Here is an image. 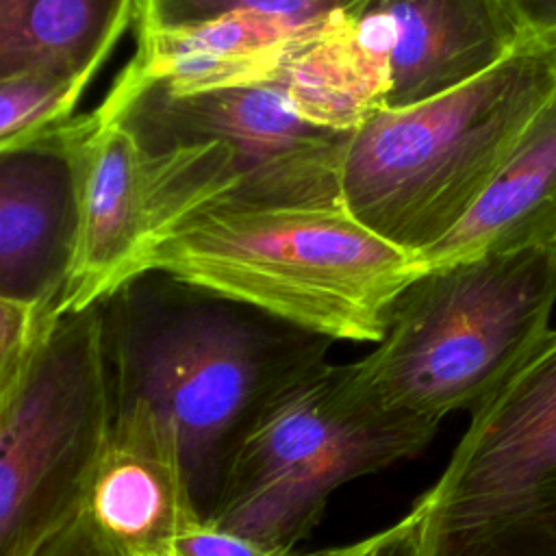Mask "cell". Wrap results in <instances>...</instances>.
I'll return each instance as SVG.
<instances>
[{
  "mask_svg": "<svg viewBox=\"0 0 556 556\" xmlns=\"http://www.w3.org/2000/svg\"><path fill=\"white\" fill-rule=\"evenodd\" d=\"M98 306L111 404H139L172 430L206 519L243 430L274 395L324 367L332 341L161 269Z\"/></svg>",
  "mask_w": 556,
  "mask_h": 556,
  "instance_id": "1",
  "label": "cell"
},
{
  "mask_svg": "<svg viewBox=\"0 0 556 556\" xmlns=\"http://www.w3.org/2000/svg\"><path fill=\"white\" fill-rule=\"evenodd\" d=\"M554 89L556 37H545L441 96L376 111L345 146V211L419 256L486 191Z\"/></svg>",
  "mask_w": 556,
  "mask_h": 556,
  "instance_id": "2",
  "label": "cell"
},
{
  "mask_svg": "<svg viewBox=\"0 0 556 556\" xmlns=\"http://www.w3.org/2000/svg\"><path fill=\"white\" fill-rule=\"evenodd\" d=\"M150 269L358 343L382 339L395 298L424 271L345 206L200 211L154 245Z\"/></svg>",
  "mask_w": 556,
  "mask_h": 556,
  "instance_id": "3",
  "label": "cell"
},
{
  "mask_svg": "<svg viewBox=\"0 0 556 556\" xmlns=\"http://www.w3.org/2000/svg\"><path fill=\"white\" fill-rule=\"evenodd\" d=\"M554 304L556 248L424 269L376 348L350 363L352 380L389 413L434 424L476 413L552 330Z\"/></svg>",
  "mask_w": 556,
  "mask_h": 556,
  "instance_id": "4",
  "label": "cell"
},
{
  "mask_svg": "<svg viewBox=\"0 0 556 556\" xmlns=\"http://www.w3.org/2000/svg\"><path fill=\"white\" fill-rule=\"evenodd\" d=\"M437 428L378 408L356 389L350 365L326 363L256 413L206 521L293 549L337 486L419 454Z\"/></svg>",
  "mask_w": 556,
  "mask_h": 556,
  "instance_id": "5",
  "label": "cell"
},
{
  "mask_svg": "<svg viewBox=\"0 0 556 556\" xmlns=\"http://www.w3.org/2000/svg\"><path fill=\"white\" fill-rule=\"evenodd\" d=\"M471 415L417 502L424 556H556V330Z\"/></svg>",
  "mask_w": 556,
  "mask_h": 556,
  "instance_id": "6",
  "label": "cell"
},
{
  "mask_svg": "<svg viewBox=\"0 0 556 556\" xmlns=\"http://www.w3.org/2000/svg\"><path fill=\"white\" fill-rule=\"evenodd\" d=\"M111 410L100 306L65 313L0 410V556H39L78 519Z\"/></svg>",
  "mask_w": 556,
  "mask_h": 556,
  "instance_id": "7",
  "label": "cell"
},
{
  "mask_svg": "<svg viewBox=\"0 0 556 556\" xmlns=\"http://www.w3.org/2000/svg\"><path fill=\"white\" fill-rule=\"evenodd\" d=\"M85 143L78 226L59 313L85 311L146 271L154 245L187 217L226 206L232 174L208 141L146 150L96 106Z\"/></svg>",
  "mask_w": 556,
  "mask_h": 556,
  "instance_id": "8",
  "label": "cell"
},
{
  "mask_svg": "<svg viewBox=\"0 0 556 556\" xmlns=\"http://www.w3.org/2000/svg\"><path fill=\"white\" fill-rule=\"evenodd\" d=\"M98 109L152 152L195 141L219 146L235 185L222 208L343 206L341 163L352 130L306 122L278 85L193 96L148 85L130 96L106 93Z\"/></svg>",
  "mask_w": 556,
  "mask_h": 556,
  "instance_id": "9",
  "label": "cell"
},
{
  "mask_svg": "<svg viewBox=\"0 0 556 556\" xmlns=\"http://www.w3.org/2000/svg\"><path fill=\"white\" fill-rule=\"evenodd\" d=\"M93 126L89 111L0 148V295L59 313Z\"/></svg>",
  "mask_w": 556,
  "mask_h": 556,
  "instance_id": "10",
  "label": "cell"
},
{
  "mask_svg": "<svg viewBox=\"0 0 556 556\" xmlns=\"http://www.w3.org/2000/svg\"><path fill=\"white\" fill-rule=\"evenodd\" d=\"M382 109L441 96L521 43L495 0H365L345 11Z\"/></svg>",
  "mask_w": 556,
  "mask_h": 556,
  "instance_id": "11",
  "label": "cell"
},
{
  "mask_svg": "<svg viewBox=\"0 0 556 556\" xmlns=\"http://www.w3.org/2000/svg\"><path fill=\"white\" fill-rule=\"evenodd\" d=\"M78 521L109 556H167L195 521L172 430L139 404H111Z\"/></svg>",
  "mask_w": 556,
  "mask_h": 556,
  "instance_id": "12",
  "label": "cell"
},
{
  "mask_svg": "<svg viewBox=\"0 0 556 556\" xmlns=\"http://www.w3.org/2000/svg\"><path fill=\"white\" fill-rule=\"evenodd\" d=\"M321 26L278 13L230 11L189 24L137 28V50L106 93L130 96L159 85L174 96H193L274 85L285 63Z\"/></svg>",
  "mask_w": 556,
  "mask_h": 556,
  "instance_id": "13",
  "label": "cell"
},
{
  "mask_svg": "<svg viewBox=\"0 0 556 556\" xmlns=\"http://www.w3.org/2000/svg\"><path fill=\"white\" fill-rule=\"evenodd\" d=\"M534 248H556V89L486 191L415 261L430 269Z\"/></svg>",
  "mask_w": 556,
  "mask_h": 556,
  "instance_id": "14",
  "label": "cell"
},
{
  "mask_svg": "<svg viewBox=\"0 0 556 556\" xmlns=\"http://www.w3.org/2000/svg\"><path fill=\"white\" fill-rule=\"evenodd\" d=\"M137 0H0V80L100 74Z\"/></svg>",
  "mask_w": 556,
  "mask_h": 556,
  "instance_id": "15",
  "label": "cell"
},
{
  "mask_svg": "<svg viewBox=\"0 0 556 556\" xmlns=\"http://www.w3.org/2000/svg\"><path fill=\"white\" fill-rule=\"evenodd\" d=\"M274 85L300 117L332 130H354L382 109L378 80L348 28L345 11L324 22Z\"/></svg>",
  "mask_w": 556,
  "mask_h": 556,
  "instance_id": "16",
  "label": "cell"
},
{
  "mask_svg": "<svg viewBox=\"0 0 556 556\" xmlns=\"http://www.w3.org/2000/svg\"><path fill=\"white\" fill-rule=\"evenodd\" d=\"M96 76L30 74L0 80V148L70 119Z\"/></svg>",
  "mask_w": 556,
  "mask_h": 556,
  "instance_id": "17",
  "label": "cell"
},
{
  "mask_svg": "<svg viewBox=\"0 0 556 556\" xmlns=\"http://www.w3.org/2000/svg\"><path fill=\"white\" fill-rule=\"evenodd\" d=\"M363 2L365 0H137L135 24L137 28L174 26L230 11L278 13L298 24H321Z\"/></svg>",
  "mask_w": 556,
  "mask_h": 556,
  "instance_id": "18",
  "label": "cell"
},
{
  "mask_svg": "<svg viewBox=\"0 0 556 556\" xmlns=\"http://www.w3.org/2000/svg\"><path fill=\"white\" fill-rule=\"evenodd\" d=\"M59 317L52 306L0 295V410L22 384Z\"/></svg>",
  "mask_w": 556,
  "mask_h": 556,
  "instance_id": "19",
  "label": "cell"
},
{
  "mask_svg": "<svg viewBox=\"0 0 556 556\" xmlns=\"http://www.w3.org/2000/svg\"><path fill=\"white\" fill-rule=\"evenodd\" d=\"M172 556H302L291 547L250 539L200 519L189 526L174 543Z\"/></svg>",
  "mask_w": 556,
  "mask_h": 556,
  "instance_id": "20",
  "label": "cell"
},
{
  "mask_svg": "<svg viewBox=\"0 0 556 556\" xmlns=\"http://www.w3.org/2000/svg\"><path fill=\"white\" fill-rule=\"evenodd\" d=\"M302 556H424V510L415 504L406 517L382 532L350 545Z\"/></svg>",
  "mask_w": 556,
  "mask_h": 556,
  "instance_id": "21",
  "label": "cell"
},
{
  "mask_svg": "<svg viewBox=\"0 0 556 556\" xmlns=\"http://www.w3.org/2000/svg\"><path fill=\"white\" fill-rule=\"evenodd\" d=\"M521 41L556 37V0H495Z\"/></svg>",
  "mask_w": 556,
  "mask_h": 556,
  "instance_id": "22",
  "label": "cell"
},
{
  "mask_svg": "<svg viewBox=\"0 0 556 556\" xmlns=\"http://www.w3.org/2000/svg\"><path fill=\"white\" fill-rule=\"evenodd\" d=\"M39 556H109L76 519Z\"/></svg>",
  "mask_w": 556,
  "mask_h": 556,
  "instance_id": "23",
  "label": "cell"
},
{
  "mask_svg": "<svg viewBox=\"0 0 556 556\" xmlns=\"http://www.w3.org/2000/svg\"><path fill=\"white\" fill-rule=\"evenodd\" d=\"M167 556H172V554H167Z\"/></svg>",
  "mask_w": 556,
  "mask_h": 556,
  "instance_id": "24",
  "label": "cell"
}]
</instances>
